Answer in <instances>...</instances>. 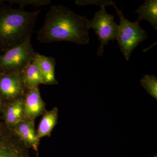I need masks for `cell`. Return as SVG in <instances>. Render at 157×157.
<instances>
[{"label":"cell","mask_w":157,"mask_h":157,"mask_svg":"<svg viewBox=\"0 0 157 157\" xmlns=\"http://www.w3.org/2000/svg\"><path fill=\"white\" fill-rule=\"evenodd\" d=\"M2 103L1 98H0V112L2 111Z\"/></svg>","instance_id":"ac0fdd59"},{"label":"cell","mask_w":157,"mask_h":157,"mask_svg":"<svg viewBox=\"0 0 157 157\" xmlns=\"http://www.w3.org/2000/svg\"><path fill=\"white\" fill-rule=\"evenodd\" d=\"M153 157H157L156 155H155V156H154Z\"/></svg>","instance_id":"d6986e66"},{"label":"cell","mask_w":157,"mask_h":157,"mask_svg":"<svg viewBox=\"0 0 157 157\" xmlns=\"http://www.w3.org/2000/svg\"><path fill=\"white\" fill-rule=\"evenodd\" d=\"M113 2L112 1H97V0H76L75 3L77 6H85L88 5H96V6H104L105 7L109 6H112Z\"/></svg>","instance_id":"e0dca14e"},{"label":"cell","mask_w":157,"mask_h":157,"mask_svg":"<svg viewBox=\"0 0 157 157\" xmlns=\"http://www.w3.org/2000/svg\"><path fill=\"white\" fill-rule=\"evenodd\" d=\"M117 14L120 19L118 32L116 40L119 46L121 52L127 61H129L132 52L140 43L148 38V35L145 30L140 25L138 20L132 22L124 16L122 11L120 10L113 2Z\"/></svg>","instance_id":"3957f363"},{"label":"cell","mask_w":157,"mask_h":157,"mask_svg":"<svg viewBox=\"0 0 157 157\" xmlns=\"http://www.w3.org/2000/svg\"><path fill=\"white\" fill-rule=\"evenodd\" d=\"M21 73L24 84L27 90L39 87L40 85L44 84L39 68L33 60L23 70Z\"/></svg>","instance_id":"4fadbf2b"},{"label":"cell","mask_w":157,"mask_h":157,"mask_svg":"<svg viewBox=\"0 0 157 157\" xmlns=\"http://www.w3.org/2000/svg\"><path fill=\"white\" fill-rule=\"evenodd\" d=\"M135 12L138 15L137 20L147 21L155 29L157 30V0H146Z\"/></svg>","instance_id":"5bb4252c"},{"label":"cell","mask_w":157,"mask_h":157,"mask_svg":"<svg viewBox=\"0 0 157 157\" xmlns=\"http://www.w3.org/2000/svg\"><path fill=\"white\" fill-rule=\"evenodd\" d=\"M35 52L31 38L20 45L7 49L0 56V73H22L33 61Z\"/></svg>","instance_id":"277c9868"},{"label":"cell","mask_w":157,"mask_h":157,"mask_svg":"<svg viewBox=\"0 0 157 157\" xmlns=\"http://www.w3.org/2000/svg\"><path fill=\"white\" fill-rule=\"evenodd\" d=\"M40 12L10 7L0 9V48L6 51L31 38Z\"/></svg>","instance_id":"7a4b0ae2"},{"label":"cell","mask_w":157,"mask_h":157,"mask_svg":"<svg viewBox=\"0 0 157 157\" xmlns=\"http://www.w3.org/2000/svg\"><path fill=\"white\" fill-rule=\"evenodd\" d=\"M58 112V109L55 107L44 113L36 132L37 137L39 140L42 137L50 135L57 124Z\"/></svg>","instance_id":"7c38bea8"},{"label":"cell","mask_w":157,"mask_h":157,"mask_svg":"<svg viewBox=\"0 0 157 157\" xmlns=\"http://www.w3.org/2000/svg\"><path fill=\"white\" fill-rule=\"evenodd\" d=\"M42 75L44 84L56 85L58 83L55 77V59L36 52L33 59Z\"/></svg>","instance_id":"30bf717a"},{"label":"cell","mask_w":157,"mask_h":157,"mask_svg":"<svg viewBox=\"0 0 157 157\" xmlns=\"http://www.w3.org/2000/svg\"><path fill=\"white\" fill-rule=\"evenodd\" d=\"M105 8V6H101V9L96 12L94 18L88 20V27L94 30L101 42L97 52L99 57L103 55L105 45H108L111 40H116L118 32V25L114 21V16L108 14Z\"/></svg>","instance_id":"5b68a950"},{"label":"cell","mask_w":157,"mask_h":157,"mask_svg":"<svg viewBox=\"0 0 157 157\" xmlns=\"http://www.w3.org/2000/svg\"><path fill=\"white\" fill-rule=\"evenodd\" d=\"M22 73H0V95L10 102L25 95Z\"/></svg>","instance_id":"8992f818"},{"label":"cell","mask_w":157,"mask_h":157,"mask_svg":"<svg viewBox=\"0 0 157 157\" xmlns=\"http://www.w3.org/2000/svg\"><path fill=\"white\" fill-rule=\"evenodd\" d=\"M141 86L151 97L157 99V78L153 75H145L140 80Z\"/></svg>","instance_id":"9a60e30c"},{"label":"cell","mask_w":157,"mask_h":157,"mask_svg":"<svg viewBox=\"0 0 157 157\" xmlns=\"http://www.w3.org/2000/svg\"><path fill=\"white\" fill-rule=\"evenodd\" d=\"M24 98V118L34 120L45 110V103L41 98L39 87L28 90Z\"/></svg>","instance_id":"9c48e42d"},{"label":"cell","mask_w":157,"mask_h":157,"mask_svg":"<svg viewBox=\"0 0 157 157\" xmlns=\"http://www.w3.org/2000/svg\"><path fill=\"white\" fill-rule=\"evenodd\" d=\"M28 149L11 132L0 138V157H30Z\"/></svg>","instance_id":"ba28073f"},{"label":"cell","mask_w":157,"mask_h":157,"mask_svg":"<svg viewBox=\"0 0 157 157\" xmlns=\"http://www.w3.org/2000/svg\"><path fill=\"white\" fill-rule=\"evenodd\" d=\"M88 19L63 6H51L45 15L37 39L42 43L69 42L86 45L90 42Z\"/></svg>","instance_id":"6da1fadb"},{"label":"cell","mask_w":157,"mask_h":157,"mask_svg":"<svg viewBox=\"0 0 157 157\" xmlns=\"http://www.w3.org/2000/svg\"><path fill=\"white\" fill-rule=\"evenodd\" d=\"M34 121L24 118L11 131L28 148L33 149L38 154L39 140L35 131Z\"/></svg>","instance_id":"52a82bcc"},{"label":"cell","mask_w":157,"mask_h":157,"mask_svg":"<svg viewBox=\"0 0 157 157\" xmlns=\"http://www.w3.org/2000/svg\"><path fill=\"white\" fill-rule=\"evenodd\" d=\"M9 2L11 4H17L19 6L20 9H21L28 6L42 7L47 6L51 3L50 0H11Z\"/></svg>","instance_id":"2e32d148"},{"label":"cell","mask_w":157,"mask_h":157,"mask_svg":"<svg viewBox=\"0 0 157 157\" xmlns=\"http://www.w3.org/2000/svg\"><path fill=\"white\" fill-rule=\"evenodd\" d=\"M24 97L11 101L5 109L4 119L10 131L24 118Z\"/></svg>","instance_id":"8fae6325"}]
</instances>
